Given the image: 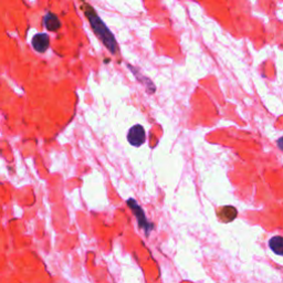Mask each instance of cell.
Instances as JSON below:
<instances>
[{
    "label": "cell",
    "instance_id": "cell-1",
    "mask_svg": "<svg viewBox=\"0 0 283 283\" xmlns=\"http://www.w3.org/2000/svg\"><path fill=\"white\" fill-rule=\"evenodd\" d=\"M83 10L91 25V28L96 32V35L99 37V39L102 41V43L106 46V49L109 50L112 55H116L119 50L117 42L111 30L107 28L106 25L103 22V20L99 17L98 13L94 11V9L90 5H85Z\"/></svg>",
    "mask_w": 283,
    "mask_h": 283
},
{
    "label": "cell",
    "instance_id": "cell-2",
    "mask_svg": "<svg viewBox=\"0 0 283 283\" xmlns=\"http://www.w3.org/2000/svg\"><path fill=\"white\" fill-rule=\"evenodd\" d=\"M127 205L130 206V208L132 209L133 214L135 215V217H136V219H137V221H138L139 227H140L142 229H143L144 232H145L146 234L150 233V232L153 230V229H154V226H153V224H151V222L147 220L146 216H145V213H144V210H143V208H142V207L136 203L135 199H133V198H130L129 200H127Z\"/></svg>",
    "mask_w": 283,
    "mask_h": 283
},
{
    "label": "cell",
    "instance_id": "cell-3",
    "mask_svg": "<svg viewBox=\"0 0 283 283\" xmlns=\"http://www.w3.org/2000/svg\"><path fill=\"white\" fill-rule=\"evenodd\" d=\"M127 140H129L131 145L135 147L143 145L146 140V133L144 127L139 124L132 126L129 133H127Z\"/></svg>",
    "mask_w": 283,
    "mask_h": 283
},
{
    "label": "cell",
    "instance_id": "cell-4",
    "mask_svg": "<svg viewBox=\"0 0 283 283\" xmlns=\"http://www.w3.org/2000/svg\"><path fill=\"white\" fill-rule=\"evenodd\" d=\"M31 44L37 52L44 53L49 49L50 45V38L46 33H37L36 36H33L31 40Z\"/></svg>",
    "mask_w": 283,
    "mask_h": 283
},
{
    "label": "cell",
    "instance_id": "cell-5",
    "mask_svg": "<svg viewBox=\"0 0 283 283\" xmlns=\"http://www.w3.org/2000/svg\"><path fill=\"white\" fill-rule=\"evenodd\" d=\"M127 66H129V68L131 69V71L133 72L134 76H135V78L137 79L138 82L144 85V87H145V90L147 91V93H150V94L155 93V91H156V87H155V85H154V83L152 82V80H151V79H148V78L144 77L143 74H142L140 72H138V70H136L135 68H134V66H132V65H130V64L127 65Z\"/></svg>",
    "mask_w": 283,
    "mask_h": 283
},
{
    "label": "cell",
    "instance_id": "cell-6",
    "mask_svg": "<svg viewBox=\"0 0 283 283\" xmlns=\"http://www.w3.org/2000/svg\"><path fill=\"white\" fill-rule=\"evenodd\" d=\"M218 217L222 222H230L237 217V209L233 206L220 207L218 210Z\"/></svg>",
    "mask_w": 283,
    "mask_h": 283
},
{
    "label": "cell",
    "instance_id": "cell-7",
    "mask_svg": "<svg viewBox=\"0 0 283 283\" xmlns=\"http://www.w3.org/2000/svg\"><path fill=\"white\" fill-rule=\"evenodd\" d=\"M43 25L49 31H58L61 27V21L55 13L48 12L43 18Z\"/></svg>",
    "mask_w": 283,
    "mask_h": 283
},
{
    "label": "cell",
    "instance_id": "cell-8",
    "mask_svg": "<svg viewBox=\"0 0 283 283\" xmlns=\"http://www.w3.org/2000/svg\"><path fill=\"white\" fill-rule=\"evenodd\" d=\"M269 247H270L271 251L278 255L283 254V239L281 235H274L269 241Z\"/></svg>",
    "mask_w": 283,
    "mask_h": 283
},
{
    "label": "cell",
    "instance_id": "cell-9",
    "mask_svg": "<svg viewBox=\"0 0 283 283\" xmlns=\"http://www.w3.org/2000/svg\"><path fill=\"white\" fill-rule=\"evenodd\" d=\"M281 140H282V138H279V140H278V143H279V147L281 148V150H282V145H281Z\"/></svg>",
    "mask_w": 283,
    "mask_h": 283
}]
</instances>
